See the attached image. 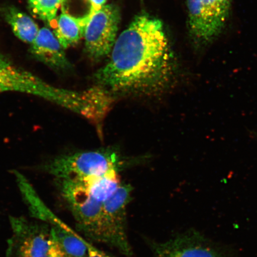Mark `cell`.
Instances as JSON below:
<instances>
[{"mask_svg": "<svg viewBox=\"0 0 257 257\" xmlns=\"http://www.w3.org/2000/svg\"><path fill=\"white\" fill-rule=\"evenodd\" d=\"M176 72L175 57L162 22L142 14L117 37L110 59L94 78L98 86L110 94L150 96L167 91Z\"/></svg>", "mask_w": 257, "mask_h": 257, "instance_id": "1", "label": "cell"}, {"mask_svg": "<svg viewBox=\"0 0 257 257\" xmlns=\"http://www.w3.org/2000/svg\"><path fill=\"white\" fill-rule=\"evenodd\" d=\"M12 235L6 257H67L49 225L24 217H10Z\"/></svg>", "mask_w": 257, "mask_h": 257, "instance_id": "2", "label": "cell"}, {"mask_svg": "<svg viewBox=\"0 0 257 257\" xmlns=\"http://www.w3.org/2000/svg\"><path fill=\"white\" fill-rule=\"evenodd\" d=\"M8 92L35 95L71 110L76 100L72 90L56 87L16 65L0 50V94Z\"/></svg>", "mask_w": 257, "mask_h": 257, "instance_id": "3", "label": "cell"}, {"mask_svg": "<svg viewBox=\"0 0 257 257\" xmlns=\"http://www.w3.org/2000/svg\"><path fill=\"white\" fill-rule=\"evenodd\" d=\"M122 162L114 151H90L57 157L46 169L57 180H83L119 171Z\"/></svg>", "mask_w": 257, "mask_h": 257, "instance_id": "4", "label": "cell"}, {"mask_svg": "<svg viewBox=\"0 0 257 257\" xmlns=\"http://www.w3.org/2000/svg\"><path fill=\"white\" fill-rule=\"evenodd\" d=\"M57 181L78 229L89 239L104 243L102 202L93 197L81 181L73 179Z\"/></svg>", "mask_w": 257, "mask_h": 257, "instance_id": "5", "label": "cell"}, {"mask_svg": "<svg viewBox=\"0 0 257 257\" xmlns=\"http://www.w3.org/2000/svg\"><path fill=\"white\" fill-rule=\"evenodd\" d=\"M232 0H186L192 38L206 45L217 38L229 18Z\"/></svg>", "mask_w": 257, "mask_h": 257, "instance_id": "6", "label": "cell"}, {"mask_svg": "<svg viewBox=\"0 0 257 257\" xmlns=\"http://www.w3.org/2000/svg\"><path fill=\"white\" fill-rule=\"evenodd\" d=\"M133 187L120 184L110 197L102 202V230L104 244L117 249L123 255H132L127 234V208Z\"/></svg>", "mask_w": 257, "mask_h": 257, "instance_id": "7", "label": "cell"}, {"mask_svg": "<svg viewBox=\"0 0 257 257\" xmlns=\"http://www.w3.org/2000/svg\"><path fill=\"white\" fill-rule=\"evenodd\" d=\"M120 22L116 6L105 5L93 14L86 24V52L91 59L99 60L110 54L117 39Z\"/></svg>", "mask_w": 257, "mask_h": 257, "instance_id": "8", "label": "cell"}, {"mask_svg": "<svg viewBox=\"0 0 257 257\" xmlns=\"http://www.w3.org/2000/svg\"><path fill=\"white\" fill-rule=\"evenodd\" d=\"M154 257H229L203 234L189 230L162 242L150 243Z\"/></svg>", "mask_w": 257, "mask_h": 257, "instance_id": "9", "label": "cell"}, {"mask_svg": "<svg viewBox=\"0 0 257 257\" xmlns=\"http://www.w3.org/2000/svg\"><path fill=\"white\" fill-rule=\"evenodd\" d=\"M31 52L38 60L56 70L70 68L65 49L49 28L40 29L39 33L31 44Z\"/></svg>", "mask_w": 257, "mask_h": 257, "instance_id": "10", "label": "cell"}, {"mask_svg": "<svg viewBox=\"0 0 257 257\" xmlns=\"http://www.w3.org/2000/svg\"><path fill=\"white\" fill-rule=\"evenodd\" d=\"M56 19L57 24L54 33L64 49L78 43L84 37L86 26L89 20L88 18L78 17L62 11Z\"/></svg>", "mask_w": 257, "mask_h": 257, "instance_id": "11", "label": "cell"}, {"mask_svg": "<svg viewBox=\"0 0 257 257\" xmlns=\"http://www.w3.org/2000/svg\"><path fill=\"white\" fill-rule=\"evenodd\" d=\"M3 14L16 37L25 43H33L40 29L30 16L14 7L5 8Z\"/></svg>", "mask_w": 257, "mask_h": 257, "instance_id": "12", "label": "cell"}, {"mask_svg": "<svg viewBox=\"0 0 257 257\" xmlns=\"http://www.w3.org/2000/svg\"><path fill=\"white\" fill-rule=\"evenodd\" d=\"M29 3L35 15L51 25L57 18L58 10L62 6V0H31Z\"/></svg>", "mask_w": 257, "mask_h": 257, "instance_id": "13", "label": "cell"}, {"mask_svg": "<svg viewBox=\"0 0 257 257\" xmlns=\"http://www.w3.org/2000/svg\"><path fill=\"white\" fill-rule=\"evenodd\" d=\"M86 246L88 249L87 257H111L100 249L96 248L88 241H86Z\"/></svg>", "mask_w": 257, "mask_h": 257, "instance_id": "14", "label": "cell"}, {"mask_svg": "<svg viewBox=\"0 0 257 257\" xmlns=\"http://www.w3.org/2000/svg\"><path fill=\"white\" fill-rule=\"evenodd\" d=\"M87 1L89 4L90 15L92 16L95 12L104 6L107 0H87Z\"/></svg>", "mask_w": 257, "mask_h": 257, "instance_id": "15", "label": "cell"}, {"mask_svg": "<svg viewBox=\"0 0 257 257\" xmlns=\"http://www.w3.org/2000/svg\"><path fill=\"white\" fill-rule=\"evenodd\" d=\"M28 1H29V2H31V0H28Z\"/></svg>", "mask_w": 257, "mask_h": 257, "instance_id": "16", "label": "cell"}]
</instances>
